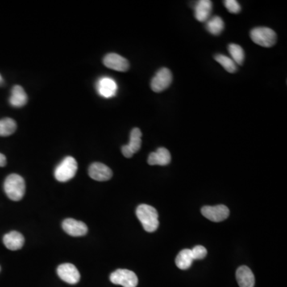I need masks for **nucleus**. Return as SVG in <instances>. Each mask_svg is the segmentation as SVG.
I'll return each instance as SVG.
<instances>
[{"label": "nucleus", "instance_id": "2eb2a0df", "mask_svg": "<svg viewBox=\"0 0 287 287\" xmlns=\"http://www.w3.org/2000/svg\"><path fill=\"white\" fill-rule=\"evenodd\" d=\"M213 10V2L210 0H200L195 6V17L199 22H207Z\"/></svg>", "mask_w": 287, "mask_h": 287}, {"label": "nucleus", "instance_id": "9d476101", "mask_svg": "<svg viewBox=\"0 0 287 287\" xmlns=\"http://www.w3.org/2000/svg\"><path fill=\"white\" fill-rule=\"evenodd\" d=\"M103 63L109 69L120 72H126L130 69V63L127 59L115 53H110L105 55Z\"/></svg>", "mask_w": 287, "mask_h": 287}, {"label": "nucleus", "instance_id": "f3484780", "mask_svg": "<svg viewBox=\"0 0 287 287\" xmlns=\"http://www.w3.org/2000/svg\"><path fill=\"white\" fill-rule=\"evenodd\" d=\"M171 162V154L165 148H159L156 152L150 154L148 158L149 165H168Z\"/></svg>", "mask_w": 287, "mask_h": 287}, {"label": "nucleus", "instance_id": "20e7f679", "mask_svg": "<svg viewBox=\"0 0 287 287\" xmlns=\"http://www.w3.org/2000/svg\"><path fill=\"white\" fill-rule=\"evenodd\" d=\"M251 40L263 47H271L277 42V35L268 27H255L250 33Z\"/></svg>", "mask_w": 287, "mask_h": 287}, {"label": "nucleus", "instance_id": "f03ea898", "mask_svg": "<svg viewBox=\"0 0 287 287\" xmlns=\"http://www.w3.org/2000/svg\"><path fill=\"white\" fill-rule=\"evenodd\" d=\"M4 192L10 200L19 201L24 196L26 184L24 179L18 174H10L6 177L3 184Z\"/></svg>", "mask_w": 287, "mask_h": 287}, {"label": "nucleus", "instance_id": "423d86ee", "mask_svg": "<svg viewBox=\"0 0 287 287\" xmlns=\"http://www.w3.org/2000/svg\"><path fill=\"white\" fill-rule=\"evenodd\" d=\"M172 81V72L168 68L163 67L152 79L151 88L155 93H160L168 89Z\"/></svg>", "mask_w": 287, "mask_h": 287}, {"label": "nucleus", "instance_id": "7ed1b4c3", "mask_svg": "<svg viewBox=\"0 0 287 287\" xmlns=\"http://www.w3.org/2000/svg\"><path fill=\"white\" fill-rule=\"evenodd\" d=\"M77 171L76 160L72 156H67L55 168V177L59 182H67L74 177Z\"/></svg>", "mask_w": 287, "mask_h": 287}, {"label": "nucleus", "instance_id": "a211bd4d", "mask_svg": "<svg viewBox=\"0 0 287 287\" xmlns=\"http://www.w3.org/2000/svg\"><path fill=\"white\" fill-rule=\"evenodd\" d=\"M28 101V97L26 95L24 89L20 85H14L11 89V95H10V105L14 107H22L24 106Z\"/></svg>", "mask_w": 287, "mask_h": 287}, {"label": "nucleus", "instance_id": "39448f33", "mask_svg": "<svg viewBox=\"0 0 287 287\" xmlns=\"http://www.w3.org/2000/svg\"><path fill=\"white\" fill-rule=\"evenodd\" d=\"M109 279L113 284L123 287H137L138 284V276L130 270H117L110 275Z\"/></svg>", "mask_w": 287, "mask_h": 287}, {"label": "nucleus", "instance_id": "9b49d317", "mask_svg": "<svg viewBox=\"0 0 287 287\" xmlns=\"http://www.w3.org/2000/svg\"><path fill=\"white\" fill-rule=\"evenodd\" d=\"M63 228L68 235L73 237L83 236L88 232V227L85 223L73 218H67L63 221Z\"/></svg>", "mask_w": 287, "mask_h": 287}, {"label": "nucleus", "instance_id": "b1692460", "mask_svg": "<svg viewBox=\"0 0 287 287\" xmlns=\"http://www.w3.org/2000/svg\"><path fill=\"white\" fill-rule=\"evenodd\" d=\"M191 251H192V256H193L194 260L204 259L208 254L207 249L203 246H200V245L193 247Z\"/></svg>", "mask_w": 287, "mask_h": 287}, {"label": "nucleus", "instance_id": "6e6552de", "mask_svg": "<svg viewBox=\"0 0 287 287\" xmlns=\"http://www.w3.org/2000/svg\"><path fill=\"white\" fill-rule=\"evenodd\" d=\"M142 131L138 128H134L130 133V143L122 147V152L126 158H131L134 154L141 149L142 147Z\"/></svg>", "mask_w": 287, "mask_h": 287}, {"label": "nucleus", "instance_id": "aec40b11", "mask_svg": "<svg viewBox=\"0 0 287 287\" xmlns=\"http://www.w3.org/2000/svg\"><path fill=\"white\" fill-rule=\"evenodd\" d=\"M207 30L213 35H220L224 29V22L219 16H213L207 21Z\"/></svg>", "mask_w": 287, "mask_h": 287}, {"label": "nucleus", "instance_id": "1a4fd4ad", "mask_svg": "<svg viewBox=\"0 0 287 287\" xmlns=\"http://www.w3.org/2000/svg\"><path fill=\"white\" fill-rule=\"evenodd\" d=\"M59 278L71 285L77 284L80 281V273L74 265L71 263H64L59 266L57 269Z\"/></svg>", "mask_w": 287, "mask_h": 287}, {"label": "nucleus", "instance_id": "ddd939ff", "mask_svg": "<svg viewBox=\"0 0 287 287\" xmlns=\"http://www.w3.org/2000/svg\"><path fill=\"white\" fill-rule=\"evenodd\" d=\"M97 90L101 97L110 98L116 95L118 91V85L116 81L110 77H101L97 81Z\"/></svg>", "mask_w": 287, "mask_h": 287}, {"label": "nucleus", "instance_id": "0eeeda50", "mask_svg": "<svg viewBox=\"0 0 287 287\" xmlns=\"http://www.w3.org/2000/svg\"><path fill=\"white\" fill-rule=\"evenodd\" d=\"M201 213L205 218L213 222H222L228 218L230 211L225 205L205 206L201 209Z\"/></svg>", "mask_w": 287, "mask_h": 287}, {"label": "nucleus", "instance_id": "bb28decb", "mask_svg": "<svg viewBox=\"0 0 287 287\" xmlns=\"http://www.w3.org/2000/svg\"><path fill=\"white\" fill-rule=\"evenodd\" d=\"M2 84H3V79H2V76L0 74V86L2 85Z\"/></svg>", "mask_w": 287, "mask_h": 287}, {"label": "nucleus", "instance_id": "412c9836", "mask_svg": "<svg viewBox=\"0 0 287 287\" xmlns=\"http://www.w3.org/2000/svg\"><path fill=\"white\" fill-rule=\"evenodd\" d=\"M16 129V122L11 118L0 120V137H8L14 134Z\"/></svg>", "mask_w": 287, "mask_h": 287}, {"label": "nucleus", "instance_id": "a878e982", "mask_svg": "<svg viewBox=\"0 0 287 287\" xmlns=\"http://www.w3.org/2000/svg\"><path fill=\"white\" fill-rule=\"evenodd\" d=\"M6 164V158L3 154L0 153V167H4Z\"/></svg>", "mask_w": 287, "mask_h": 287}, {"label": "nucleus", "instance_id": "6ab92c4d", "mask_svg": "<svg viewBox=\"0 0 287 287\" xmlns=\"http://www.w3.org/2000/svg\"><path fill=\"white\" fill-rule=\"evenodd\" d=\"M193 261H194V259H193L190 249H184L179 253L176 258L175 263L179 269L188 270V268H190Z\"/></svg>", "mask_w": 287, "mask_h": 287}, {"label": "nucleus", "instance_id": "f257e3e1", "mask_svg": "<svg viewBox=\"0 0 287 287\" xmlns=\"http://www.w3.org/2000/svg\"><path fill=\"white\" fill-rule=\"evenodd\" d=\"M136 214L147 232L152 233L157 230L159 226L158 213L153 207L148 205H139L136 210Z\"/></svg>", "mask_w": 287, "mask_h": 287}, {"label": "nucleus", "instance_id": "f8f14e48", "mask_svg": "<svg viewBox=\"0 0 287 287\" xmlns=\"http://www.w3.org/2000/svg\"><path fill=\"white\" fill-rule=\"evenodd\" d=\"M89 176L97 181H107L112 178L113 172L105 164L95 162L89 166Z\"/></svg>", "mask_w": 287, "mask_h": 287}, {"label": "nucleus", "instance_id": "4be33fe9", "mask_svg": "<svg viewBox=\"0 0 287 287\" xmlns=\"http://www.w3.org/2000/svg\"><path fill=\"white\" fill-rule=\"evenodd\" d=\"M228 51L233 61L238 65H243L245 59V53L239 45L231 43L228 46Z\"/></svg>", "mask_w": 287, "mask_h": 287}, {"label": "nucleus", "instance_id": "cd10ccee", "mask_svg": "<svg viewBox=\"0 0 287 287\" xmlns=\"http://www.w3.org/2000/svg\"><path fill=\"white\" fill-rule=\"evenodd\" d=\"M0 270H1V268H0Z\"/></svg>", "mask_w": 287, "mask_h": 287}, {"label": "nucleus", "instance_id": "dca6fc26", "mask_svg": "<svg viewBox=\"0 0 287 287\" xmlns=\"http://www.w3.org/2000/svg\"><path fill=\"white\" fill-rule=\"evenodd\" d=\"M5 247L10 251H17L22 248L24 244V237L18 231H10L3 236Z\"/></svg>", "mask_w": 287, "mask_h": 287}, {"label": "nucleus", "instance_id": "5701e85b", "mask_svg": "<svg viewBox=\"0 0 287 287\" xmlns=\"http://www.w3.org/2000/svg\"><path fill=\"white\" fill-rule=\"evenodd\" d=\"M215 59L229 73H235L237 71L236 64L231 58L223 55H216L215 56Z\"/></svg>", "mask_w": 287, "mask_h": 287}, {"label": "nucleus", "instance_id": "4468645a", "mask_svg": "<svg viewBox=\"0 0 287 287\" xmlns=\"http://www.w3.org/2000/svg\"><path fill=\"white\" fill-rule=\"evenodd\" d=\"M236 280L239 287H255V275L247 266H242L237 269Z\"/></svg>", "mask_w": 287, "mask_h": 287}, {"label": "nucleus", "instance_id": "393cba45", "mask_svg": "<svg viewBox=\"0 0 287 287\" xmlns=\"http://www.w3.org/2000/svg\"><path fill=\"white\" fill-rule=\"evenodd\" d=\"M223 2L229 12L232 13V14L240 12L241 6L236 0H225Z\"/></svg>", "mask_w": 287, "mask_h": 287}]
</instances>
